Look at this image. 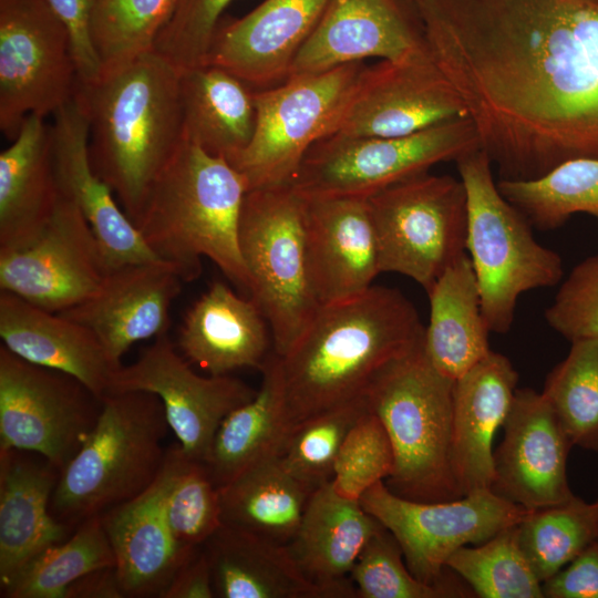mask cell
<instances>
[{
	"mask_svg": "<svg viewBox=\"0 0 598 598\" xmlns=\"http://www.w3.org/2000/svg\"><path fill=\"white\" fill-rule=\"evenodd\" d=\"M424 331L414 305L391 287L371 286L320 306L280 357L288 431L362 395L385 364L423 341Z\"/></svg>",
	"mask_w": 598,
	"mask_h": 598,
	"instance_id": "obj_1",
	"label": "cell"
},
{
	"mask_svg": "<svg viewBox=\"0 0 598 598\" xmlns=\"http://www.w3.org/2000/svg\"><path fill=\"white\" fill-rule=\"evenodd\" d=\"M74 95L89 121L94 173L134 223L182 143L179 71L157 52L143 54Z\"/></svg>",
	"mask_w": 598,
	"mask_h": 598,
	"instance_id": "obj_2",
	"label": "cell"
},
{
	"mask_svg": "<svg viewBox=\"0 0 598 598\" xmlns=\"http://www.w3.org/2000/svg\"><path fill=\"white\" fill-rule=\"evenodd\" d=\"M249 185L227 159L184 140L153 185L135 226L151 250L185 282L209 258L249 297L239 246L240 214Z\"/></svg>",
	"mask_w": 598,
	"mask_h": 598,
	"instance_id": "obj_3",
	"label": "cell"
},
{
	"mask_svg": "<svg viewBox=\"0 0 598 598\" xmlns=\"http://www.w3.org/2000/svg\"><path fill=\"white\" fill-rule=\"evenodd\" d=\"M455 380L437 371L423 341L385 364L363 395L390 439L394 467L386 486L417 502L463 496L452 462Z\"/></svg>",
	"mask_w": 598,
	"mask_h": 598,
	"instance_id": "obj_4",
	"label": "cell"
},
{
	"mask_svg": "<svg viewBox=\"0 0 598 598\" xmlns=\"http://www.w3.org/2000/svg\"><path fill=\"white\" fill-rule=\"evenodd\" d=\"M168 429L157 395L144 391L105 395L93 429L60 473L52 515L76 527L138 496L162 471Z\"/></svg>",
	"mask_w": 598,
	"mask_h": 598,
	"instance_id": "obj_5",
	"label": "cell"
},
{
	"mask_svg": "<svg viewBox=\"0 0 598 598\" xmlns=\"http://www.w3.org/2000/svg\"><path fill=\"white\" fill-rule=\"evenodd\" d=\"M455 163L466 193V254L483 316L491 332L504 334L513 326L520 295L560 282L563 260L535 239L532 224L499 192L493 164L482 148Z\"/></svg>",
	"mask_w": 598,
	"mask_h": 598,
	"instance_id": "obj_6",
	"label": "cell"
},
{
	"mask_svg": "<svg viewBox=\"0 0 598 598\" xmlns=\"http://www.w3.org/2000/svg\"><path fill=\"white\" fill-rule=\"evenodd\" d=\"M239 246L251 298L271 330L275 353L285 355L320 307L306 258V202L290 186L247 192Z\"/></svg>",
	"mask_w": 598,
	"mask_h": 598,
	"instance_id": "obj_7",
	"label": "cell"
},
{
	"mask_svg": "<svg viewBox=\"0 0 598 598\" xmlns=\"http://www.w3.org/2000/svg\"><path fill=\"white\" fill-rule=\"evenodd\" d=\"M477 148L480 138L468 117L396 137L331 134L309 148L290 186L306 199L369 198Z\"/></svg>",
	"mask_w": 598,
	"mask_h": 598,
	"instance_id": "obj_8",
	"label": "cell"
},
{
	"mask_svg": "<svg viewBox=\"0 0 598 598\" xmlns=\"http://www.w3.org/2000/svg\"><path fill=\"white\" fill-rule=\"evenodd\" d=\"M365 66L349 63L255 90L252 138L228 161L245 176L249 190L292 183L309 148L334 133Z\"/></svg>",
	"mask_w": 598,
	"mask_h": 598,
	"instance_id": "obj_9",
	"label": "cell"
},
{
	"mask_svg": "<svg viewBox=\"0 0 598 598\" xmlns=\"http://www.w3.org/2000/svg\"><path fill=\"white\" fill-rule=\"evenodd\" d=\"M381 272L406 276L425 292L466 254L467 203L462 181L427 173L368 198Z\"/></svg>",
	"mask_w": 598,
	"mask_h": 598,
	"instance_id": "obj_10",
	"label": "cell"
},
{
	"mask_svg": "<svg viewBox=\"0 0 598 598\" xmlns=\"http://www.w3.org/2000/svg\"><path fill=\"white\" fill-rule=\"evenodd\" d=\"M359 502L395 537L411 573L433 585L451 578L446 563L457 549L491 539L528 512L491 488L451 501L417 502L394 494L384 481L365 491Z\"/></svg>",
	"mask_w": 598,
	"mask_h": 598,
	"instance_id": "obj_11",
	"label": "cell"
},
{
	"mask_svg": "<svg viewBox=\"0 0 598 598\" xmlns=\"http://www.w3.org/2000/svg\"><path fill=\"white\" fill-rule=\"evenodd\" d=\"M102 399L76 378L0 346V451L39 454L60 473L93 429Z\"/></svg>",
	"mask_w": 598,
	"mask_h": 598,
	"instance_id": "obj_12",
	"label": "cell"
},
{
	"mask_svg": "<svg viewBox=\"0 0 598 598\" xmlns=\"http://www.w3.org/2000/svg\"><path fill=\"white\" fill-rule=\"evenodd\" d=\"M69 33L48 0H0V130L14 140L30 114L53 115L76 87Z\"/></svg>",
	"mask_w": 598,
	"mask_h": 598,
	"instance_id": "obj_13",
	"label": "cell"
},
{
	"mask_svg": "<svg viewBox=\"0 0 598 598\" xmlns=\"http://www.w3.org/2000/svg\"><path fill=\"white\" fill-rule=\"evenodd\" d=\"M107 271L87 220L61 194L52 216L32 240L0 248V290L51 312L90 298Z\"/></svg>",
	"mask_w": 598,
	"mask_h": 598,
	"instance_id": "obj_14",
	"label": "cell"
},
{
	"mask_svg": "<svg viewBox=\"0 0 598 598\" xmlns=\"http://www.w3.org/2000/svg\"><path fill=\"white\" fill-rule=\"evenodd\" d=\"M126 391L157 395L184 454L204 463L221 421L257 393L228 374H197L167 333L155 338L134 363L116 370L111 393Z\"/></svg>",
	"mask_w": 598,
	"mask_h": 598,
	"instance_id": "obj_15",
	"label": "cell"
},
{
	"mask_svg": "<svg viewBox=\"0 0 598 598\" xmlns=\"http://www.w3.org/2000/svg\"><path fill=\"white\" fill-rule=\"evenodd\" d=\"M456 117L464 102L430 52L367 65L333 134L396 137Z\"/></svg>",
	"mask_w": 598,
	"mask_h": 598,
	"instance_id": "obj_16",
	"label": "cell"
},
{
	"mask_svg": "<svg viewBox=\"0 0 598 598\" xmlns=\"http://www.w3.org/2000/svg\"><path fill=\"white\" fill-rule=\"evenodd\" d=\"M425 53L424 25L412 0H330L288 78L368 58L400 61Z\"/></svg>",
	"mask_w": 598,
	"mask_h": 598,
	"instance_id": "obj_17",
	"label": "cell"
},
{
	"mask_svg": "<svg viewBox=\"0 0 598 598\" xmlns=\"http://www.w3.org/2000/svg\"><path fill=\"white\" fill-rule=\"evenodd\" d=\"M503 427L493 454L496 495L527 511L575 496L567 477L573 444L542 392L517 388Z\"/></svg>",
	"mask_w": 598,
	"mask_h": 598,
	"instance_id": "obj_18",
	"label": "cell"
},
{
	"mask_svg": "<svg viewBox=\"0 0 598 598\" xmlns=\"http://www.w3.org/2000/svg\"><path fill=\"white\" fill-rule=\"evenodd\" d=\"M330 0H264L241 18L219 21L205 63L254 90L285 82Z\"/></svg>",
	"mask_w": 598,
	"mask_h": 598,
	"instance_id": "obj_19",
	"label": "cell"
},
{
	"mask_svg": "<svg viewBox=\"0 0 598 598\" xmlns=\"http://www.w3.org/2000/svg\"><path fill=\"white\" fill-rule=\"evenodd\" d=\"M184 280L165 261L125 265L106 272L97 291L61 312L91 329L116 364L134 343L166 334L169 309Z\"/></svg>",
	"mask_w": 598,
	"mask_h": 598,
	"instance_id": "obj_20",
	"label": "cell"
},
{
	"mask_svg": "<svg viewBox=\"0 0 598 598\" xmlns=\"http://www.w3.org/2000/svg\"><path fill=\"white\" fill-rule=\"evenodd\" d=\"M52 116L54 167L60 194L74 203L87 220L107 270L161 260L120 208L112 189L94 173L89 156V121L76 96Z\"/></svg>",
	"mask_w": 598,
	"mask_h": 598,
	"instance_id": "obj_21",
	"label": "cell"
},
{
	"mask_svg": "<svg viewBox=\"0 0 598 598\" xmlns=\"http://www.w3.org/2000/svg\"><path fill=\"white\" fill-rule=\"evenodd\" d=\"M306 258L319 306L358 296L381 274L368 198L306 199Z\"/></svg>",
	"mask_w": 598,
	"mask_h": 598,
	"instance_id": "obj_22",
	"label": "cell"
},
{
	"mask_svg": "<svg viewBox=\"0 0 598 598\" xmlns=\"http://www.w3.org/2000/svg\"><path fill=\"white\" fill-rule=\"evenodd\" d=\"M171 468L167 448L162 471L147 489L101 514L125 598H161L178 568L198 549L182 547L167 524Z\"/></svg>",
	"mask_w": 598,
	"mask_h": 598,
	"instance_id": "obj_23",
	"label": "cell"
},
{
	"mask_svg": "<svg viewBox=\"0 0 598 598\" xmlns=\"http://www.w3.org/2000/svg\"><path fill=\"white\" fill-rule=\"evenodd\" d=\"M59 476L60 471L39 454L0 451L1 594L40 554L75 529L50 509Z\"/></svg>",
	"mask_w": 598,
	"mask_h": 598,
	"instance_id": "obj_24",
	"label": "cell"
},
{
	"mask_svg": "<svg viewBox=\"0 0 598 598\" xmlns=\"http://www.w3.org/2000/svg\"><path fill=\"white\" fill-rule=\"evenodd\" d=\"M0 337L18 357L65 372L100 399L111 393L116 364L87 327L0 290Z\"/></svg>",
	"mask_w": 598,
	"mask_h": 598,
	"instance_id": "obj_25",
	"label": "cell"
},
{
	"mask_svg": "<svg viewBox=\"0 0 598 598\" xmlns=\"http://www.w3.org/2000/svg\"><path fill=\"white\" fill-rule=\"evenodd\" d=\"M517 382L509 359L492 350L455 380L452 462L462 495L492 487L493 441L507 417Z\"/></svg>",
	"mask_w": 598,
	"mask_h": 598,
	"instance_id": "obj_26",
	"label": "cell"
},
{
	"mask_svg": "<svg viewBox=\"0 0 598 598\" xmlns=\"http://www.w3.org/2000/svg\"><path fill=\"white\" fill-rule=\"evenodd\" d=\"M268 322L255 303L220 281L213 282L186 312L178 334L184 358L209 375L260 369L269 344Z\"/></svg>",
	"mask_w": 598,
	"mask_h": 598,
	"instance_id": "obj_27",
	"label": "cell"
},
{
	"mask_svg": "<svg viewBox=\"0 0 598 598\" xmlns=\"http://www.w3.org/2000/svg\"><path fill=\"white\" fill-rule=\"evenodd\" d=\"M216 598H350L310 580L287 545L223 524L202 546Z\"/></svg>",
	"mask_w": 598,
	"mask_h": 598,
	"instance_id": "obj_28",
	"label": "cell"
},
{
	"mask_svg": "<svg viewBox=\"0 0 598 598\" xmlns=\"http://www.w3.org/2000/svg\"><path fill=\"white\" fill-rule=\"evenodd\" d=\"M44 118L28 115L0 154V248L32 240L59 202L52 126Z\"/></svg>",
	"mask_w": 598,
	"mask_h": 598,
	"instance_id": "obj_29",
	"label": "cell"
},
{
	"mask_svg": "<svg viewBox=\"0 0 598 598\" xmlns=\"http://www.w3.org/2000/svg\"><path fill=\"white\" fill-rule=\"evenodd\" d=\"M382 526L359 501L338 495L329 481L311 493L300 525L287 546L310 580L358 598L350 571Z\"/></svg>",
	"mask_w": 598,
	"mask_h": 598,
	"instance_id": "obj_30",
	"label": "cell"
},
{
	"mask_svg": "<svg viewBox=\"0 0 598 598\" xmlns=\"http://www.w3.org/2000/svg\"><path fill=\"white\" fill-rule=\"evenodd\" d=\"M254 92L217 65L179 72L184 140L227 161L243 152L255 132Z\"/></svg>",
	"mask_w": 598,
	"mask_h": 598,
	"instance_id": "obj_31",
	"label": "cell"
},
{
	"mask_svg": "<svg viewBox=\"0 0 598 598\" xmlns=\"http://www.w3.org/2000/svg\"><path fill=\"white\" fill-rule=\"evenodd\" d=\"M426 293L430 319L424 352L437 371L456 380L491 351V331L468 255L447 267Z\"/></svg>",
	"mask_w": 598,
	"mask_h": 598,
	"instance_id": "obj_32",
	"label": "cell"
},
{
	"mask_svg": "<svg viewBox=\"0 0 598 598\" xmlns=\"http://www.w3.org/2000/svg\"><path fill=\"white\" fill-rule=\"evenodd\" d=\"M256 395L220 423L205 462L218 487L260 458L280 451L288 434L280 357H267Z\"/></svg>",
	"mask_w": 598,
	"mask_h": 598,
	"instance_id": "obj_33",
	"label": "cell"
},
{
	"mask_svg": "<svg viewBox=\"0 0 598 598\" xmlns=\"http://www.w3.org/2000/svg\"><path fill=\"white\" fill-rule=\"evenodd\" d=\"M312 492L278 453L265 456L219 487L223 524L288 545Z\"/></svg>",
	"mask_w": 598,
	"mask_h": 598,
	"instance_id": "obj_34",
	"label": "cell"
},
{
	"mask_svg": "<svg viewBox=\"0 0 598 598\" xmlns=\"http://www.w3.org/2000/svg\"><path fill=\"white\" fill-rule=\"evenodd\" d=\"M497 187L537 229H557L580 213L598 224V157L568 159L532 179L501 178Z\"/></svg>",
	"mask_w": 598,
	"mask_h": 598,
	"instance_id": "obj_35",
	"label": "cell"
},
{
	"mask_svg": "<svg viewBox=\"0 0 598 598\" xmlns=\"http://www.w3.org/2000/svg\"><path fill=\"white\" fill-rule=\"evenodd\" d=\"M517 532L522 550L544 582L597 540V504L574 496L528 511L517 524Z\"/></svg>",
	"mask_w": 598,
	"mask_h": 598,
	"instance_id": "obj_36",
	"label": "cell"
},
{
	"mask_svg": "<svg viewBox=\"0 0 598 598\" xmlns=\"http://www.w3.org/2000/svg\"><path fill=\"white\" fill-rule=\"evenodd\" d=\"M115 567L101 515L80 523L63 542L40 554L1 594L4 598H64L68 587L85 574Z\"/></svg>",
	"mask_w": 598,
	"mask_h": 598,
	"instance_id": "obj_37",
	"label": "cell"
},
{
	"mask_svg": "<svg viewBox=\"0 0 598 598\" xmlns=\"http://www.w3.org/2000/svg\"><path fill=\"white\" fill-rule=\"evenodd\" d=\"M177 0H94L91 38L101 76L154 51Z\"/></svg>",
	"mask_w": 598,
	"mask_h": 598,
	"instance_id": "obj_38",
	"label": "cell"
},
{
	"mask_svg": "<svg viewBox=\"0 0 598 598\" xmlns=\"http://www.w3.org/2000/svg\"><path fill=\"white\" fill-rule=\"evenodd\" d=\"M571 343L547 374L543 395L573 446L598 452V338Z\"/></svg>",
	"mask_w": 598,
	"mask_h": 598,
	"instance_id": "obj_39",
	"label": "cell"
},
{
	"mask_svg": "<svg viewBox=\"0 0 598 598\" xmlns=\"http://www.w3.org/2000/svg\"><path fill=\"white\" fill-rule=\"evenodd\" d=\"M450 568L480 598H544L518 540L517 525L475 547L463 546L448 558Z\"/></svg>",
	"mask_w": 598,
	"mask_h": 598,
	"instance_id": "obj_40",
	"label": "cell"
},
{
	"mask_svg": "<svg viewBox=\"0 0 598 598\" xmlns=\"http://www.w3.org/2000/svg\"><path fill=\"white\" fill-rule=\"evenodd\" d=\"M172 468L165 494V515L176 542L186 549L202 547L223 525L219 487L204 462L168 447Z\"/></svg>",
	"mask_w": 598,
	"mask_h": 598,
	"instance_id": "obj_41",
	"label": "cell"
},
{
	"mask_svg": "<svg viewBox=\"0 0 598 598\" xmlns=\"http://www.w3.org/2000/svg\"><path fill=\"white\" fill-rule=\"evenodd\" d=\"M367 409L362 394L293 426L278 452L285 467L311 491L331 481L339 451Z\"/></svg>",
	"mask_w": 598,
	"mask_h": 598,
	"instance_id": "obj_42",
	"label": "cell"
},
{
	"mask_svg": "<svg viewBox=\"0 0 598 598\" xmlns=\"http://www.w3.org/2000/svg\"><path fill=\"white\" fill-rule=\"evenodd\" d=\"M349 578L358 598L474 597L471 589L460 588L451 578L435 585L416 578L398 540L384 526L369 539Z\"/></svg>",
	"mask_w": 598,
	"mask_h": 598,
	"instance_id": "obj_43",
	"label": "cell"
},
{
	"mask_svg": "<svg viewBox=\"0 0 598 598\" xmlns=\"http://www.w3.org/2000/svg\"><path fill=\"white\" fill-rule=\"evenodd\" d=\"M393 467L390 439L379 417L368 406L339 451L331 478L332 487L338 495L359 501L375 483L385 482Z\"/></svg>",
	"mask_w": 598,
	"mask_h": 598,
	"instance_id": "obj_44",
	"label": "cell"
},
{
	"mask_svg": "<svg viewBox=\"0 0 598 598\" xmlns=\"http://www.w3.org/2000/svg\"><path fill=\"white\" fill-rule=\"evenodd\" d=\"M234 0H177L154 51L179 72L205 63L225 9Z\"/></svg>",
	"mask_w": 598,
	"mask_h": 598,
	"instance_id": "obj_45",
	"label": "cell"
},
{
	"mask_svg": "<svg viewBox=\"0 0 598 598\" xmlns=\"http://www.w3.org/2000/svg\"><path fill=\"white\" fill-rule=\"evenodd\" d=\"M545 320L570 342L598 338V254L571 269L546 308Z\"/></svg>",
	"mask_w": 598,
	"mask_h": 598,
	"instance_id": "obj_46",
	"label": "cell"
},
{
	"mask_svg": "<svg viewBox=\"0 0 598 598\" xmlns=\"http://www.w3.org/2000/svg\"><path fill=\"white\" fill-rule=\"evenodd\" d=\"M48 1L69 33L78 82H95L101 78V65L91 38L94 0Z\"/></svg>",
	"mask_w": 598,
	"mask_h": 598,
	"instance_id": "obj_47",
	"label": "cell"
},
{
	"mask_svg": "<svg viewBox=\"0 0 598 598\" xmlns=\"http://www.w3.org/2000/svg\"><path fill=\"white\" fill-rule=\"evenodd\" d=\"M547 598H598V542L543 582Z\"/></svg>",
	"mask_w": 598,
	"mask_h": 598,
	"instance_id": "obj_48",
	"label": "cell"
},
{
	"mask_svg": "<svg viewBox=\"0 0 598 598\" xmlns=\"http://www.w3.org/2000/svg\"><path fill=\"white\" fill-rule=\"evenodd\" d=\"M212 569L199 547L176 571L161 598H215Z\"/></svg>",
	"mask_w": 598,
	"mask_h": 598,
	"instance_id": "obj_49",
	"label": "cell"
},
{
	"mask_svg": "<svg viewBox=\"0 0 598 598\" xmlns=\"http://www.w3.org/2000/svg\"><path fill=\"white\" fill-rule=\"evenodd\" d=\"M64 598H125L115 567L92 570L72 582Z\"/></svg>",
	"mask_w": 598,
	"mask_h": 598,
	"instance_id": "obj_50",
	"label": "cell"
},
{
	"mask_svg": "<svg viewBox=\"0 0 598 598\" xmlns=\"http://www.w3.org/2000/svg\"><path fill=\"white\" fill-rule=\"evenodd\" d=\"M585 1L591 2L594 4H598V0H585Z\"/></svg>",
	"mask_w": 598,
	"mask_h": 598,
	"instance_id": "obj_51",
	"label": "cell"
},
{
	"mask_svg": "<svg viewBox=\"0 0 598 598\" xmlns=\"http://www.w3.org/2000/svg\"><path fill=\"white\" fill-rule=\"evenodd\" d=\"M596 504H597V509H598V499L596 501ZM597 542H598V536H597Z\"/></svg>",
	"mask_w": 598,
	"mask_h": 598,
	"instance_id": "obj_52",
	"label": "cell"
}]
</instances>
